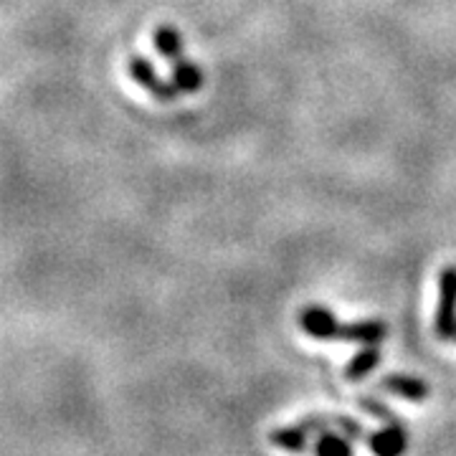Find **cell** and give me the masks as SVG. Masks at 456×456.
I'll return each instance as SVG.
<instances>
[{
	"label": "cell",
	"mask_w": 456,
	"mask_h": 456,
	"mask_svg": "<svg viewBox=\"0 0 456 456\" xmlns=\"http://www.w3.org/2000/svg\"><path fill=\"white\" fill-rule=\"evenodd\" d=\"M436 335L441 340H454L456 338V264L444 266L439 274Z\"/></svg>",
	"instance_id": "1"
},
{
	"label": "cell",
	"mask_w": 456,
	"mask_h": 456,
	"mask_svg": "<svg viewBox=\"0 0 456 456\" xmlns=\"http://www.w3.org/2000/svg\"><path fill=\"white\" fill-rule=\"evenodd\" d=\"M127 71H130V77L134 82L140 84L142 89H147L155 99H160V102H173V99L180 94L178 89H175V84L163 82V79L158 77L155 66L150 64L145 56H130Z\"/></svg>",
	"instance_id": "2"
},
{
	"label": "cell",
	"mask_w": 456,
	"mask_h": 456,
	"mask_svg": "<svg viewBox=\"0 0 456 456\" xmlns=\"http://www.w3.org/2000/svg\"><path fill=\"white\" fill-rule=\"evenodd\" d=\"M297 322H299V327H302L310 338H314V340H335V332H338V327H340V322L335 320L332 310H327L322 305H310V307H305V310L299 312Z\"/></svg>",
	"instance_id": "3"
},
{
	"label": "cell",
	"mask_w": 456,
	"mask_h": 456,
	"mask_svg": "<svg viewBox=\"0 0 456 456\" xmlns=\"http://www.w3.org/2000/svg\"><path fill=\"white\" fill-rule=\"evenodd\" d=\"M370 452L375 456H403L408 449V431L403 424H386L383 431L368 436Z\"/></svg>",
	"instance_id": "4"
},
{
	"label": "cell",
	"mask_w": 456,
	"mask_h": 456,
	"mask_svg": "<svg viewBox=\"0 0 456 456\" xmlns=\"http://www.w3.org/2000/svg\"><path fill=\"white\" fill-rule=\"evenodd\" d=\"M388 325L380 320H360L350 325H340L335 332V340L340 342H360V345H378L386 340Z\"/></svg>",
	"instance_id": "5"
},
{
	"label": "cell",
	"mask_w": 456,
	"mask_h": 456,
	"mask_svg": "<svg viewBox=\"0 0 456 456\" xmlns=\"http://www.w3.org/2000/svg\"><path fill=\"white\" fill-rule=\"evenodd\" d=\"M383 388L386 391L395 393L398 398H406V401H413V403H421L428 398V383L416 378V375H406V373H391L388 378H383Z\"/></svg>",
	"instance_id": "6"
},
{
	"label": "cell",
	"mask_w": 456,
	"mask_h": 456,
	"mask_svg": "<svg viewBox=\"0 0 456 456\" xmlns=\"http://www.w3.org/2000/svg\"><path fill=\"white\" fill-rule=\"evenodd\" d=\"M269 441H272L277 449L292 452V454H305V452L310 449V431L299 424L287 426V428H274V431L269 434Z\"/></svg>",
	"instance_id": "7"
},
{
	"label": "cell",
	"mask_w": 456,
	"mask_h": 456,
	"mask_svg": "<svg viewBox=\"0 0 456 456\" xmlns=\"http://www.w3.org/2000/svg\"><path fill=\"white\" fill-rule=\"evenodd\" d=\"M152 44H155V51L167 59V61H178L183 59V36L175 26L170 23H160L155 33H152Z\"/></svg>",
	"instance_id": "8"
},
{
	"label": "cell",
	"mask_w": 456,
	"mask_h": 456,
	"mask_svg": "<svg viewBox=\"0 0 456 456\" xmlns=\"http://www.w3.org/2000/svg\"><path fill=\"white\" fill-rule=\"evenodd\" d=\"M173 84H175V89L183 92V94H196L198 89L203 86V71H200V66L188 61L185 56L178 59V61H173Z\"/></svg>",
	"instance_id": "9"
},
{
	"label": "cell",
	"mask_w": 456,
	"mask_h": 456,
	"mask_svg": "<svg viewBox=\"0 0 456 456\" xmlns=\"http://www.w3.org/2000/svg\"><path fill=\"white\" fill-rule=\"evenodd\" d=\"M312 452H314V456H353V439L327 428L322 434H317Z\"/></svg>",
	"instance_id": "10"
},
{
	"label": "cell",
	"mask_w": 456,
	"mask_h": 456,
	"mask_svg": "<svg viewBox=\"0 0 456 456\" xmlns=\"http://www.w3.org/2000/svg\"><path fill=\"white\" fill-rule=\"evenodd\" d=\"M380 365V350L378 345H362L358 355H353V360L347 362L345 375L347 380H362L368 373H373L375 368Z\"/></svg>",
	"instance_id": "11"
},
{
	"label": "cell",
	"mask_w": 456,
	"mask_h": 456,
	"mask_svg": "<svg viewBox=\"0 0 456 456\" xmlns=\"http://www.w3.org/2000/svg\"><path fill=\"white\" fill-rule=\"evenodd\" d=\"M358 403L360 408H365L368 413H373L375 419H380L383 424H401V421L395 419V413H393L391 408L383 406L380 401H373V398H360Z\"/></svg>",
	"instance_id": "12"
},
{
	"label": "cell",
	"mask_w": 456,
	"mask_h": 456,
	"mask_svg": "<svg viewBox=\"0 0 456 456\" xmlns=\"http://www.w3.org/2000/svg\"><path fill=\"white\" fill-rule=\"evenodd\" d=\"M335 426L340 428L347 439H353V441L365 439V431H362V426H360L358 421H353V419H347V416H335Z\"/></svg>",
	"instance_id": "13"
}]
</instances>
